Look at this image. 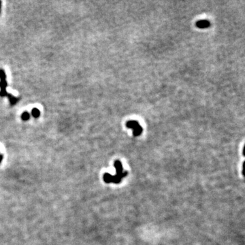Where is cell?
<instances>
[{
  "label": "cell",
  "instance_id": "obj_1",
  "mask_svg": "<svg viewBox=\"0 0 245 245\" xmlns=\"http://www.w3.org/2000/svg\"><path fill=\"white\" fill-rule=\"evenodd\" d=\"M114 166L116 168V174L113 176L110 174L105 173L103 176V179L106 183H113L114 184H119L121 182L122 178L127 176V172H122V163L119 160H116L114 161Z\"/></svg>",
  "mask_w": 245,
  "mask_h": 245
},
{
  "label": "cell",
  "instance_id": "obj_2",
  "mask_svg": "<svg viewBox=\"0 0 245 245\" xmlns=\"http://www.w3.org/2000/svg\"><path fill=\"white\" fill-rule=\"evenodd\" d=\"M7 76L3 69H0V96L6 97L8 93L7 92L6 88L8 86L6 81Z\"/></svg>",
  "mask_w": 245,
  "mask_h": 245
},
{
  "label": "cell",
  "instance_id": "obj_3",
  "mask_svg": "<svg viewBox=\"0 0 245 245\" xmlns=\"http://www.w3.org/2000/svg\"><path fill=\"white\" fill-rule=\"evenodd\" d=\"M126 127L129 129H133V134L135 137L139 136L142 133L143 129L140 125L139 122L136 121H129L126 122Z\"/></svg>",
  "mask_w": 245,
  "mask_h": 245
},
{
  "label": "cell",
  "instance_id": "obj_4",
  "mask_svg": "<svg viewBox=\"0 0 245 245\" xmlns=\"http://www.w3.org/2000/svg\"><path fill=\"white\" fill-rule=\"evenodd\" d=\"M195 25L197 27L200 29H204L209 27L210 25V23L209 20H198V22L196 23Z\"/></svg>",
  "mask_w": 245,
  "mask_h": 245
},
{
  "label": "cell",
  "instance_id": "obj_5",
  "mask_svg": "<svg viewBox=\"0 0 245 245\" xmlns=\"http://www.w3.org/2000/svg\"><path fill=\"white\" fill-rule=\"evenodd\" d=\"M7 97L8 98L9 102H10V104L11 106H14L16 104H17L19 100H20V98H17V97H14L13 95L10 94V93H8L7 95Z\"/></svg>",
  "mask_w": 245,
  "mask_h": 245
},
{
  "label": "cell",
  "instance_id": "obj_6",
  "mask_svg": "<svg viewBox=\"0 0 245 245\" xmlns=\"http://www.w3.org/2000/svg\"><path fill=\"white\" fill-rule=\"evenodd\" d=\"M31 115L34 118L37 119V118L40 117V111L39 109L36 108H34L31 110Z\"/></svg>",
  "mask_w": 245,
  "mask_h": 245
},
{
  "label": "cell",
  "instance_id": "obj_7",
  "mask_svg": "<svg viewBox=\"0 0 245 245\" xmlns=\"http://www.w3.org/2000/svg\"><path fill=\"white\" fill-rule=\"evenodd\" d=\"M21 119L24 121H28L29 119H30V114L27 112H24V113H22L21 114Z\"/></svg>",
  "mask_w": 245,
  "mask_h": 245
},
{
  "label": "cell",
  "instance_id": "obj_8",
  "mask_svg": "<svg viewBox=\"0 0 245 245\" xmlns=\"http://www.w3.org/2000/svg\"><path fill=\"white\" fill-rule=\"evenodd\" d=\"M244 162L243 163V165H242V174L243 175H244Z\"/></svg>",
  "mask_w": 245,
  "mask_h": 245
},
{
  "label": "cell",
  "instance_id": "obj_9",
  "mask_svg": "<svg viewBox=\"0 0 245 245\" xmlns=\"http://www.w3.org/2000/svg\"><path fill=\"white\" fill-rule=\"evenodd\" d=\"M3 155H2V154H0V163H2V160H3Z\"/></svg>",
  "mask_w": 245,
  "mask_h": 245
},
{
  "label": "cell",
  "instance_id": "obj_10",
  "mask_svg": "<svg viewBox=\"0 0 245 245\" xmlns=\"http://www.w3.org/2000/svg\"><path fill=\"white\" fill-rule=\"evenodd\" d=\"M1 8H2V2L0 1V12H1Z\"/></svg>",
  "mask_w": 245,
  "mask_h": 245
}]
</instances>
